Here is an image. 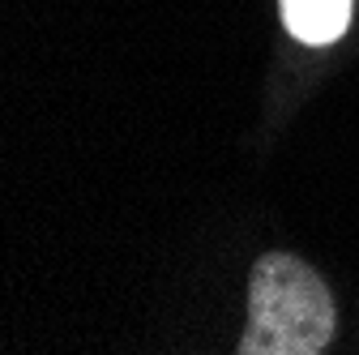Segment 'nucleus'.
<instances>
[{
	"mask_svg": "<svg viewBox=\"0 0 359 355\" xmlns=\"http://www.w3.org/2000/svg\"><path fill=\"white\" fill-rule=\"evenodd\" d=\"M338 313L325 279L295 253H265L248 279V326L240 355H321L334 342Z\"/></svg>",
	"mask_w": 359,
	"mask_h": 355,
	"instance_id": "1",
	"label": "nucleus"
},
{
	"mask_svg": "<svg viewBox=\"0 0 359 355\" xmlns=\"http://www.w3.org/2000/svg\"><path fill=\"white\" fill-rule=\"evenodd\" d=\"M351 5L355 0H278V13L299 43L321 48V43L342 39V30L351 26Z\"/></svg>",
	"mask_w": 359,
	"mask_h": 355,
	"instance_id": "2",
	"label": "nucleus"
}]
</instances>
